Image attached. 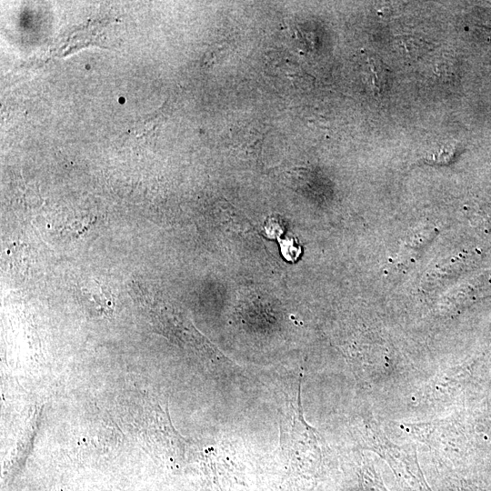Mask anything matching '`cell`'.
Masks as SVG:
<instances>
[{
  "mask_svg": "<svg viewBox=\"0 0 491 491\" xmlns=\"http://www.w3.org/2000/svg\"><path fill=\"white\" fill-rule=\"evenodd\" d=\"M280 436L288 477L295 482L304 481L312 490L322 462L321 440L318 432L304 417L300 390L296 399H290L284 409Z\"/></svg>",
  "mask_w": 491,
  "mask_h": 491,
  "instance_id": "cell-1",
  "label": "cell"
},
{
  "mask_svg": "<svg viewBox=\"0 0 491 491\" xmlns=\"http://www.w3.org/2000/svg\"><path fill=\"white\" fill-rule=\"evenodd\" d=\"M362 437L366 447L388 464L404 491H432L422 473L415 449L388 440L374 420L366 423Z\"/></svg>",
  "mask_w": 491,
  "mask_h": 491,
  "instance_id": "cell-2",
  "label": "cell"
},
{
  "mask_svg": "<svg viewBox=\"0 0 491 491\" xmlns=\"http://www.w3.org/2000/svg\"><path fill=\"white\" fill-rule=\"evenodd\" d=\"M358 491H388L378 472L368 461L359 470Z\"/></svg>",
  "mask_w": 491,
  "mask_h": 491,
  "instance_id": "cell-3",
  "label": "cell"
},
{
  "mask_svg": "<svg viewBox=\"0 0 491 491\" xmlns=\"http://www.w3.org/2000/svg\"><path fill=\"white\" fill-rule=\"evenodd\" d=\"M282 252L287 260H295L300 254V248L295 246L291 241H282Z\"/></svg>",
  "mask_w": 491,
  "mask_h": 491,
  "instance_id": "cell-5",
  "label": "cell"
},
{
  "mask_svg": "<svg viewBox=\"0 0 491 491\" xmlns=\"http://www.w3.org/2000/svg\"><path fill=\"white\" fill-rule=\"evenodd\" d=\"M370 82L376 89L382 90L387 83V70L386 65L378 58H371L367 62Z\"/></svg>",
  "mask_w": 491,
  "mask_h": 491,
  "instance_id": "cell-4",
  "label": "cell"
}]
</instances>
